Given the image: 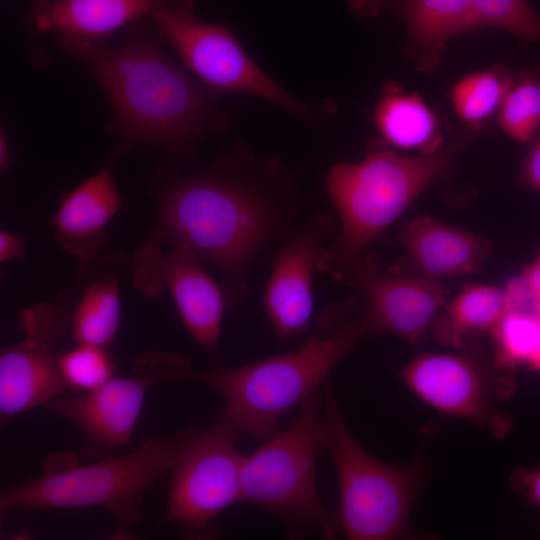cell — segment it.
I'll return each instance as SVG.
<instances>
[{"label": "cell", "mask_w": 540, "mask_h": 540, "mask_svg": "<svg viewBox=\"0 0 540 540\" xmlns=\"http://www.w3.org/2000/svg\"><path fill=\"white\" fill-rule=\"evenodd\" d=\"M151 195L156 219L150 238L184 243L214 265L232 307L249 294L260 255L296 226L301 183L279 156L235 142L202 171L160 169Z\"/></svg>", "instance_id": "6da1fadb"}, {"label": "cell", "mask_w": 540, "mask_h": 540, "mask_svg": "<svg viewBox=\"0 0 540 540\" xmlns=\"http://www.w3.org/2000/svg\"><path fill=\"white\" fill-rule=\"evenodd\" d=\"M151 17L141 18L109 40L71 50L104 93L111 110L106 126L116 139L115 159L148 146L172 162L195 157L199 144L230 125L216 93L164 48Z\"/></svg>", "instance_id": "7a4b0ae2"}, {"label": "cell", "mask_w": 540, "mask_h": 540, "mask_svg": "<svg viewBox=\"0 0 540 540\" xmlns=\"http://www.w3.org/2000/svg\"><path fill=\"white\" fill-rule=\"evenodd\" d=\"M368 337L373 336L363 300L347 297L321 309L297 348L195 378L221 397L222 414L241 436L263 442L277 432L282 416L320 390L341 359Z\"/></svg>", "instance_id": "3957f363"}, {"label": "cell", "mask_w": 540, "mask_h": 540, "mask_svg": "<svg viewBox=\"0 0 540 540\" xmlns=\"http://www.w3.org/2000/svg\"><path fill=\"white\" fill-rule=\"evenodd\" d=\"M466 128L446 145L416 156L374 149L358 162H339L326 176V191L340 229L319 255L317 271L349 283L364 250L455 162L472 139Z\"/></svg>", "instance_id": "277c9868"}, {"label": "cell", "mask_w": 540, "mask_h": 540, "mask_svg": "<svg viewBox=\"0 0 540 540\" xmlns=\"http://www.w3.org/2000/svg\"><path fill=\"white\" fill-rule=\"evenodd\" d=\"M322 396V444L338 476L339 530L350 540L413 539L411 512L429 471L425 449L405 465L375 458L348 430L330 377Z\"/></svg>", "instance_id": "5b68a950"}, {"label": "cell", "mask_w": 540, "mask_h": 540, "mask_svg": "<svg viewBox=\"0 0 540 540\" xmlns=\"http://www.w3.org/2000/svg\"><path fill=\"white\" fill-rule=\"evenodd\" d=\"M181 432L173 438H146L133 452L80 464L60 465L54 458L44 475L4 490L1 512L103 507L119 526L142 521V501L149 488L172 468Z\"/></svg>", "instance_id": "8992f818"}, {"label": "cell", "mask_w": 540, "mask_h": 540, "mask_svg": "<svg viewBox=\"0 0 540 540\" xmlns=\"http://www.w3.org/2000/svg\"><path fill=\"white\" fill-rule=\"evenodd\" d=\"M320 390L301 405L292 423L243 455L240 468L241 502L258 506L285 523L295 539L312 533L324 539L339 531L337 514L319 496L315 470L322 444Z\"/></svg>", "instance_id": "52a82bcc"}, {"label": "cell", "mask_w": 540, "mask_h": 540, "mask_svg": "<svg viewBox=\"0 0 540 540\" xmlns=\"http://www.w3.org/2000/svg\"><path fill=\"white\" fill-rule=\"evenodd\" d=\"M150 17L182 65L216 93L262 98L314 126L335 115L334 100H302L275 82L228 28L200 19L193 0H167Z\"/></svg>", "instance_id": "ba28073f"}, {"label": "cell", "mask_w": 540, "mask_h": 540, "mask_svg": "<svg viewBox=\"0 0 540 540\" xmlns=\"http://www.w3.org/2000/svg\"><path fill=\"white\" fill-rule=\"evenodd\" d=\"M177 458L170 469L167 504L157 527L174 523L182 536L214 539L220 536L217 516L241 502L237 449L241 435L221 413L203 430L181 431Z\"/></svg>", "instance_id": "9c48e42d"}, {"label": "cell", "mask_w": 540, "mask_h": 540, "mask_svg": "<svg viewBox=\"0 0 540 540\" xmlns=\"http://www.w3.org/2000/svg\"><path fill=\"white\" fill-rule=\"evenodd\" d=\"M191 369L181 354L151 351L134 360L130 376H114L94 390L60 396L46 406L80 430L85 460L104 459L130 441L148 389L187 377Z\"/></svg>", "instance_id": "30bf717a"}, {"label": "cell", "mask_w": 540, "mask_h": 540, "mask_svg": "<svg viewBox=\"0 0 540 540\" xmlns=\"http://www.w3.org/2000/svg\"><path fill=\"white\" fill-rule=\"evenodd\" d=\"M201 259L184 243L150 238L133 257V280L147 296L167 289L189 335L215 358L229 307L222 285L203 268Z\"/></svg>", "instance_id": "8fae6325"}, {"label": "cell", "mask_w": 540, "mask_h": 540, "mask_svg": "<svg viewBox=\"0 0 540 540\" xmlns=\"http://www.w3.org/2000/svg\"><path fill=\"white\" fill-rule=\"evenodd\" d=\"M406 387L438 412L486 427L496 437L511 427L496 409V399L511 391V381L467 354L428 352L399 370Z\"/></svg>", "instance_id": "7c38bea8"}, {"label": "cell", "mask_w": 540, "mask_h": 540, "mask_svg": "<svg viewBox=\"0 0 540 540\" xmlns=\"http://www.w3.org/2000/svg\"><path fill=\"white\" fill-rule=\"evenodd\" d=\"M63 300L41 302L22 310L23 337L0 355V416L5 421L70 391L54 350L70 328Z\"/></svg>", "instance_id": "4fadbf2b"}, {"label": "cell", "mask_w": 540, "mask_h": 540, "mask_svg": "<svg viewBox=\"0 0 540 540\" xmlns=\"http://www.w3.org/2000/svg\"><path fill=\"white\" fill-rule=\"evenodd\" d=\"M334 221L324 213L296 225L278 245L263 296V307L276 337L285 341L308 330L313 315V273L322 250L333 238Z\"/></svg>", "instance_id": "5bb4252c"}, {"label": "cell", "mask_w": 540, "mask_h": 540, "mask_svg": "<svg viewBox=\"0 0 540 540\" xmlns=\"http://www.w3.org/2000/svg\"><path fill=\"white\" fill-rule=\"evenodd\" d=\"M348 285L364 295L372 336L392 334L417 345L445 303L446 290L438 279L385 274L363 257Z\"/></svg>", "instance_id": "9a60e30c"}, {"label": "cell", "mask_w": 540, "mask_h": 540, "mask_svg": "<svg viewBox=\"0 0 540 540\" xmlns=\"http://www.w3.org/2000/svg\"><path fill=\"white\" fill-rule=\"evenodd\" d=\"M167 0H53L33 23L30 54L45 68L50 56L38 40L50 34L63 52L104 43L131 23L150 17Z\"/></svg>", "instance_id": "2e32d148"}, {"label": "cell", "mask_w": 540, "mask_h": 540, "mask_svg": "<svg viewBox=\"0 0 540 540\" xmlns=\"http://www.w3.org/2000/svg\"><path fill=\"white\" fill-rule=\"evenodd\" d=\"M114 160L110 155L98 171L63 195L50 222L58 245L82 266L104 247L106 226L123 205L112 174Z\"/></svg>", "instance_id": "e0dca14e"}, {"label": "cell", "mask_w": 540, "mask_h": 540, "mask_svg": "<svg viewBox=\"0 0 540 540\" xmlns=\"http://www.w3.org/2000/svg\"><path fill=\"white\" fill-rule=\"evenodd\" d=\"M397 242L417 271L434 279L479 271L491 246L480 234L428 216H418L407 223Z\"/></svg>", "instance_id": "ac0fdd59"}, {"label": "cell", "mask_w": 540, "mask_h": 540, "mask_svg": "<svg viewBox=\"0 0 540 540\" xmlns=\"http://www.w3.org/2000/svg\"><path fill=\"white\" fill-rule=\"evenodd\" d=\"M381 12L403 21L407 32L404 53L423 73L440 67L450 39L476 30L472 0H385Z\"/></svg>", "instance_id": "d6986e66"}, {"label": "cell", "mask_w": 540, "mask_h": 540, "mask_svg": "<svg viewBox=\"0 0 540 540\" xmlns=\"http://www.w3.org/2000/svg\"><path fill=\"white\" fill-rule=\"evenodd\" d=\"M373 121L382 139L391 146L429 152L442 145L434 113L419 95L406 93L397 85L383 87Z\"/></svg>", "instance_id": "ffe728a7"}, {"label": "cell", "mask_w": 540, "mask_h": 540, "mask_svg": "<svg viewBox=\"0 0 540 540\" xmlns=\"http://www.w3.org/2000/svg\"><path fill=\"white\" fill-rule=\"evenodd\" d=\"M119 269L98 274L86 286L71 315L70 330L77 344L106 348L112 343L120 321Z\"/></svg>", "instance_id": "44dd1931"}, {"label": "cell", "mask_w": 540, "mask_h": 540, "mask_svg": "<svg viewBox=\"0 0 540 540\" xmlns=\"http://www.w3.org/2000/svg\"><path fill=\"white\" fill-rule=\"evenodd\" d=\"M505 292L490 285H466L434 325L440 342L460 346L471 334L492 330L505 312Z\"/></svg>", "instance_id": "7402d4cb"}, {"label": "cell", "mask_w": 540, "mask_h": 540, "mask_svg": "<svg viewBox=\"0 0 540 540\" xmlns=\"http://www.w3.org/2000/svg\"><path fill=\"white\" fill-rule=\"evenodd\" d=\"M511 80L512 72L503 65L463 76L450 93L454 112L467 128L478 132L497 112Z\"/></svg>", "instance_id": "603a6c76"}, {"label": "cell", "mask_w": 540, "mask_h": 540, "mask_svg": "<svg viewBox=\"0 0 540 540\" xmlns=\"http://www.w3.org/2000/svg\"><path fill=\"white\" fill-rule=\"evenodd\" d=\"M496 119L502 131L518 142L528 143L536 136L540 130V68L512 73Z\"/></svg>", "instance_id": "cb8c5ba5"}, {"label": "cell", "mask_w": 540, "mask_h": 540, "mask_svg": "<svg viewBox=\"0 0 540 540\" xmlns=\"http://www.w3.org/2000/svg\"><path fill=\"white\" fill-rule=\"evenodd\" d=\"M491 333L500 367L530 364L540 342V318L534 314L505 311Z\"/></svg>", "instance_id": "d4e9b609"}, {"label": "cell", "mask_w": 540, "mask_h": 540, "mask_svg": "<svg viewBox=\"0 0 540 540\" xmlns=\"http://www.w3.org/2000/svg\"><path fill=\"white\" fill-rule=\"evenodd\" d=\"M476 30L493 28L540 43V14L528 0H472Z\"/></svg>", "instance_id": "484cf974"}, {"label": "cell", "mask_w": 540, "mask_h": 540, "mask_svg": "<svg viewBox=\"0 0 540 540\" xmlns=\"http://www.w3.org/2000/svg\"><path fill=\"white\" fill-rule=\"evenodd\" d=\"M61 375L70 391L94 390L112 377L115 366L106 348L77 344L58 357Z\"/></svg>", "instance_id": "4316f807"}, {"label": "cell", "mask_w": 540, "mask_h": 540, "mask_svg": "<svg viewBox=\"0 0 540 540\" xmlns=\"http://www.w3.org/2000/svg\"><path fill=\"white\" fill-rule=\"evenodd\" d=\"M519 183L526 189L540 191V132L529 142L520 167Z\"/></svg>", "instance_id": "83f0119b"}, {"label": "cell", "mask_w": 540, "mask_h": 540, "mask_svg": "<svg viewBox=\"0 0 540 540\" xmlns=\"http://www.w3.org/2000/svg\"><path fill=\"white\" fill-rule=\"evenodd\" d=\"M511 484L528 503L540 510V465L516 469L511 475Z\"/></svg>", "instance_id": "f1b7e54d"}, {"label": "cell", "mask_w": 540, "mask_h": 540, "mask_svg": "<svg viewBox=\"0 0 540 540\" xmlns=\"http://www.w3.org/2000/svg\"><path fill=\"white\" fill-rule=\"evenodd\" d=\"M24 236L17 235L5 230L0 231V262L21 259L25 256Z\"/></svg>", "instance_id": "f546056e"}, {"label": "cell", "mask_w": 540, "mask_h": 540, "mask_svg": "<svg viewBox=\"0 0 540 540\" xmlns=\"http://www.w3.org/2000/svg\"><path fill=\"white\" fill-rule=\"evenodd\" d=\"M385 0H348L351 11L362 19H370L381 13Z\"/></svg>", "instance_id": "4dcf8cb0"}, {"label": "cell", "mask_w": 540, "mask_h": 540, "mask_svg": "<svg viewBox=\"0 0 540 540\" xmlns=\"http://www.w3.org/2000/svg\"><path fill=\"white\" fill-rule=\"evenodd\" d=\"M53 0H29V8L26 11L23 22L27 33L31 37L33 23L40 14Z\"/></svg>", "instance_id": "1f68e13d"}, {"label": "cell", "mask_w": 540, "mask_h": 540, "mask_svg": "<svg viewBox=\"0 0 540 540\" xmlns=\"http://www.w3.org/2000/svg\"><path fill=\"white\" fill-rule=\"evenodd\" d=\"M12 146L6 130L1 127L0 130V171L5 173L12 164Z\"/></svg>", "instance_id": "d6a6232c"}, {"label": "cell", "mask_w": 540, "mask_h": 540, "mask_svg": "<svg viewBox=\"0 0 540 540\" xmlns=\"http://www.w3.org/2000/svg\"><path fill=\"white\" fill-rule=\"evenodd\" d=\"M523 276L532 289L540 295V254L532 264L525 268Z\"/></svg>", "instance_id": "836d02e7"}, {"label": "cell", "mask_w": 540, "mask_h": 540, "mask_svg": "<svg viewBox=\"0 0 540 540\" xmlns=\"http://www.w3.org/2000/svg\"><path fill=\"white\" fill-rule=\"evenodd\" d=\"M530 365L535 369L537 370L538 372H540V342H539V345L537 347V350L534 354V356L532 357L531 361H530Z\"/></svg>", "instance_id": "e575fe53"}, {"label": "cell", "mask_w": 540, "mask_h": 540, "mask_svg": "<svg viewBox=\"0 0 540 540\" xmlns=\"http://www.w3.org/2000/svg\"><path fill=\"white\" fill-rule=\"evenodd\" d=\"M537 314L540 318V295H539L538 304H537Z\"/></svg>", "instance_id": "d590c367"}]
</instances>
